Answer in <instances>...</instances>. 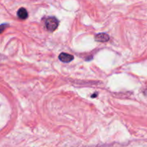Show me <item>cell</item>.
<instances>
[{
    "instance_id": "obj_1",
    "label": "cell",
    "mask_w": 147,
    "mask_h": 147,
    "mask_svg": "<svg viewBox=\"0 0 147 147\" xmlns=\"http://www.w3.org/2000/svg\"><path fill=\"white\" fill-rule=\"evenodd\" d=\"M59 21L55 17H49L45 21V27L48 31L53 32L57 28Z\"/></svg>"
},
{
    "instance_id": "obj_2",
    "label": "cell",
    "mask_w": 147,
    "mask_h": 147,
    "mask_svg": "<svg viewBox=\"0 0 147 147\" xmlns=\"http://www.w3.org/2000/svg\"><path fill=\"white\" fill-rule=\"evenodd\" d=\"M73 59H74V57L72 55L67 54V53H63L59 55V60L63 63H70L72 60H73Z\"/></svg>"
},
{
    "instance_id": "obj_3",
    "label": "cell",
    "mask_w": 147,
    "mask_h": 147,
    "mask_svg": "<svg viewBox=\"0 0 147 147\" xmlns=\"http://www.w3.org/2000/svg\"><path fill=\"white\" fill-rule=\"evenodd\" d=\"M109 38H110L109 36L106 33H100V34H98L95 37L96 41L100 42H106L109 41Z\"/></svg>"
},
{
    "instance_id": "obj_4",
    "label": "cell",
    "mask_w": 147,
    "mask_h": 147,
    "mask_svg": "<svg viewBox=\"0 0 147 147\" xmlns=\"http://www.w3.org/2000/svg\"><path fill=\"white\" fill-rule=\"evenodd\" d=\"M17 16L20 19L22 20H25L28 17V12L24 8H20L17 11Z\"/></svg>"
},
{
    "instance_id": "obj_5",
    "label": "cell",
    "mask_w": 147,
    "mask_h": 147,
    "mask_svg": "<svg viewBox=\"0 0 147 147\" xmlns=\"http://www.w3.org/2000/svg\"><path fill=\"white\" fill-rule=\"evenodd\" d=\"M144 95H146V96H147V89H146V90H145V91H144Z\"/></svg>"
}]
</instances>
